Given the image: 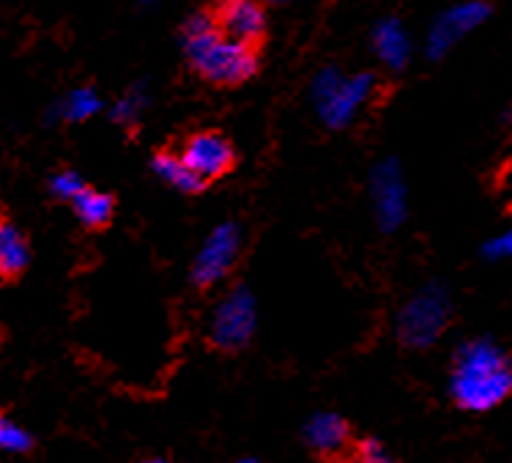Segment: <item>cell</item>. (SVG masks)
<instances>
[{
	"mask_svg": "<svg viewBox=\"0 0 512 463\" xmlns=\"http://www.w3.org/2000/svg\"><path fill=\"white\" fill-rule=\"evenodd\" d=\"M452 400L466 411L496 409L512 395V359L493 340H471L455 357Z\"/></svg>",
	"mask_w": 512,
	"mask_h": 463,
	"instance_id": "cell-1",
	"label": "cell"
},
{
	"mask_svg": "<svg viewBox=\"0 0 512 463\" xmlns=\"http://www.w3.org/2000/svg\"><path fill=\"white\" fill-rule=\"evenodd\" d=\"M187 58L189 66L211 85L233 88L250 80L258 72V53L255 47L233 42L222 36L211 17H195L189 20L187 31Z\"/></svg>",
	"mask_w": 512,
	"mask_h": 463,
	"instance_id": "cell-2",
	"label": "cell"
},
{
	"mask_svg": "<svg viewBox=\"0 0 512 463\" xmlns=\"http://www.w3.org/2000/svg\"><path fill=\"white\" fill-rule=\"evenodd\" d=\"M450 294L441 285L422 288L400 313V340L408 348H428L450 324Z\"/></svg>",
	"mask_w": 512,
	"mask_h": 463,
	"instance_id": "cell-3",
	"label": "cell"
},
{
	"mask_svg": "<svg viewBox=\"0 0 512 463\" xmlns=\"http://www.w3.org/2000/svg\"><path fill=\"white\" fill-rule=\"evenodd\" d=\"M178 157L184 159V165L203 184L225 179L228 173L236 170V162H239L233 143L222 132H217V129H203V132L189 135Z\"/></svg>",
	"mask_w": 512,
	"mask_h": 463,
	"instance_id": "cell-4",
	"label": "cell"
},
{
	"mask_svg": "<svg viewBox=\"0 0 512 463\" xmlns=\"http://www.w3.org/2000/svg\"><path fill=\"white\" fill-rule=\"evenodd\" d=\"M373 77H356V80H343L337 72H324L315 80V96L321 102L324 118L332 127H343L345 121L351 118L356 107L365 102V96L370 94Z\"/></svg>",
	"mask_w": 512,
	"mask_h": 463,
	"instance_id": "cell-5",
	"label": "cell"
},
{
	"mask_svg": "<svg viewBox=\"0 0 512 463\" xmlns=\"http://www.w3.org/2000/svg\"><path fill=\"white\" fill-rule=\"evenodd\" d=\"M211 22L222 36L247 47L261 44L266 36V11L261 0H217Z\"/></svg>",
	"mask_w": 512,
	"mask_h": 463,
	"instance_id": "cell-6",
	"label": "cell"
},
{
	"mask_svg": "<svg viewBox=\"0 0 512 463\" xmlns=\"http://www.w3.org/2000/svg\"><path fill=\"white\" fill-rule=\"evenodd\" d=\"M252 329H255V307H252L250 294L239 288L217 310L214 327H211V340L222 351H239L250 343Z\"/></svg>",
	"mask_w": 512,
	"mask_h": 463,
	"instance_id": "cell-7",
	"label": "cell"
},
{
	"mask_svg": "<svg viewBox=\"0 0 512 463\" xmlns=\"http://www.w3.org/2000/svg\"><path fill=\"white\" fill-rule=\"evenodd\" d=\"M236 258H239V228L222 225L206 242L203 253L198 255L195 269H192V280L198 288H211L233 269Z\"/></svg>",
	"mask_w": 512,
	"mask_h": 463,
	"instance_id": "cell-8",
	"label": "cell"
},
{
	"mask_svg": "<svg viewBox=\"0 0 512 463\" xmlns=\"http://www.w3.org/2000/svg\"><path fill=\"white\" fill-rule=\"evenodd\" d=\"M488 14H491V6L482 0H471V3H463L447 14H441V20L433 25V33H430V55L439 58V55L447 53L452 44L463 39L469 31H474Z\"/></svg>",
	"mask_w": 512,
	"mask_h": 463,
	"instance_id": "cell-9",
	"label": "cell"
},
{
	"mask_svg": "<svg viewBox=\"0 0 512 463\" xmlns=\"http://www.w3.org/2000/svg\"><path fill=\"white\" fill-rule=\"evenodd\" d=\"M376 200H378V214L381 222L387 228H395L406 217V192H403V181H400L398 170L387 165L381 168L376 176Z\"/></svg>",
	"mask_w": 512,
	"mask_h": 463,
	"instance_id": "cell-10",
	"label": "cell"
},
{
	"mask_svg": "<svg viewBox=\"0 0 512 463\" xmlns=\"http://www.w3.org/2000/svg\"><path fill=\"white\" fill-rule=\"evenodd\" d=\"M307 444L321 455H340L348 444V425L337 414H315L307 422Z\"/></svg>",
	"mask_w": 512,
	"mask_h": 463,
	"instance_id": "cell-11",
	"label": "cell"
},
{
	"mask_svg": "<svg viewBox=\"0 0 512 463\" xmlns=\"http://www.w3.org/2000/svg\"><path fill=\"white\" fill-rule=\"evenodd\" d=\"M28 244L11 222H0V280L17 283L28 266Z\"/></svg>",
	"mask_w": 512,
	"mask_h": 463,
	"instance_id": "cell-12",
	"label": "cell"
},
{
	"mask_svg": "<svg viewBox=\"0 0 512 463\" xmlns=\"http://www.w3.org/2000/svg\"><path fill=\"white\" fill-rule=\"evenodd\" d=\"M72 203L80 222H83L85 228H91V231H102V228H107L113 222L115 200L110 195H105V192H96L91 187H85Z\"/></svg>",
	"mask_w": 512,
	"mask_h": 463,
	"instance_id": "cell-13",
	"label": "cell"
},
{
	"mask_svg": "<svg viewBox=\"0 0 512 463\" xmlns=\"http://www.w3.org/2000/svg\"><path fill=\"white\" fill-rule=\"evenodd\" d=\"M154 170H157L162 179L168 181L170 187H176V190L184 192V195H198V192L206 190V184L184 165V159L178 157V154L159 151L157 157H154Z\"/></svg>",
	"mask_w": 512,
	"mask_h": 463,
	"instance_id": "cell-14",
	"label": "cell"
},
{
	"mask_svg": "<svg viewBox=\"0 0 512 463\" xmlns=\"http://www.w3.org/2000/svg\"><path fill=\"white\" fill-rule=\"evenodd\" d=\"M376 50L378 55L387 61L392 69H403L408 61V53H411V47H408V36L406 31L400 28L395 20L381 22L376 28Z\"/></svg>",
	"mask_w": 512,
	"mask_h": 463,
	"instance_id": "cell-15",
	"label": "cell"
},
{
	"mask_svg": "<svg viewBox=\"0 0 512 463\" xmlns=\"http://www.w3.org/2000/svg\"><path fill=\"white\" fill-rule=\"evenodd\" d=\"M31 436L22 431L17 422H11L9 417L0 414V450L6 453H25L31 450Z\"/></svg>",
	"mask_w": 512,
	"mask_h": 463,
	"instance_id": "cell-16",
	"label": "cell"
},
{
	"mask_svg": "<svg viewBox=\"0 0 512 463\" xmlns=\"http://www.w3.org/2000/svg\"><path fill=\"white\" fill-rule=\"evenodd\" d=\"M50 187H53L55 195L63 200H74L77 195H80V192L85 190V184L80 181V176H77V173H72V170H61V173H58V176L53 179V184H50Z\"/></svg>",
	"mask_w": 512,
	"mask_h": 463,
	"instance_id": "cell-17",
	"label": "cell"
},
{
	"mask_svg": "<svg viewBox=\"0 0 512 463\" xmlns=\"http://www.w3.org/2000/svg\"><path fill=\"white\" fill-rule=\"evenodd\" d=\"M356 461L359 463H395L389 458V453L376 442V439H365V442L359 444V450H356Z\"/></svg>",
	"mask_w": 512,
	"mask_h": 463,
	"instance_id": "cell-18",
	"label": "cell"
},
{
	"mask_svg": "<svg viewBox=\"0 0 512 463\" xmlns=\"http://www.w3.org/2000/svg\"><path fill=\"white\" fill-rule=\"evenodd\" d=\"M96 107H99V99H96L91 91H77V94L72 96V102H69V116L85 118L91 116Z\"/></svg>",
	"mask_w": 512,
	"mask_h": 463,
	"instance_id": "cell-19",
	"label": "cell"
},
{
	"mask_svg": "<svg viewBox=\"0 0 512 463\" xmlns=\"http://www.w3.org/2000/svg\"><path fill=\"white\" fill-rule=\"evenodd\" d=\"M485 255L493 261H502V258H512V228L510 231L499 233L496 239L485 244Z\"/></svg>",
	"mask_w": 512,
	"mask_h": 463,
	"instance_id": "cell-20",
	"label": "cell"
},
{
	"mask_svg": "<svg viewBox=\"0 0 512 463\" xmlns=\"http://www.w3.org/2000/svg\"><path fill=\"white\" fill-rule=\"evenodd\" d=\"M143 463H168V461H159V458H151V461H143Z\"/></svg>",
	"mask_w": 512,
	"mask_h": 463,
	"instance_id": "cell-21",
	"label": "cell"
},
{
	"mask_svg": "<svg viewBox=\"0 0 512 463\" xmlns=\"http://www.w3.org/2000/svg\"><path fill=\"white\" fill-rule=\"evenodd\" d=\"M0 222H3V211H0Z\"/></svg>",
	"mask_w": 512,
	"mask_h": 463,
	"instance_id": "cell-22",
	"label": "cell"
},
{
	"mask_svg": "<svg viewBox=\"0 0 512 463\" xmlns=\"http://www.w3.org/2000/svg\"><path fill=\"white\" fill-rule=\"evenodd\" d=\"M239 463H255V461H239Z\"/></svg>",
	"mask_w": 512,
	"mask_h": 463,
	"instance_id": "cell-23",
	"label": "cell"
}]
</instances>
